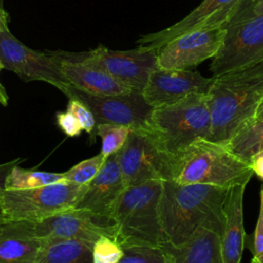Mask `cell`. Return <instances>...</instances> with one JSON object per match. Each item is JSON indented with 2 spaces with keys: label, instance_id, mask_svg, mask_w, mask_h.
<instances>
[{
  "label": "cell",
  "instance_id": "obj_32",
  "mask_svg": "<svg viewBox=\"0 0 263 263\" xmlns=\"http://www.w3.org/2000/svg\"><path fill=\"white\" fill-rule=\"evenodd\" d=\"M251 164L254 170V174H256L260 179L263 180V151L257 154L251 161Z\"/></svg>",
  "mask_w": 263,
  "mask_h": 263
},
{
  "label": "cell",
  "instance_id": "obj_18",
  "mask_svg": "<svg viewBox=\"0 0 263 263\" xmlns=\"http://www.w3.org/2000/svg\"><path fill=\"white\" fill-rule=\"evenodd\" d=\"M247 185H235L227 190L224 201V228L221 235L223 263H240L243 243L242 202Z\"/></svg>",
  "mask_w": 263,
  "mask_h": 263
},
{
  "label": "cell",
  "instance_id": "obj_11",
  "mask_svg": "<svg viewBox=\"0 0 263 263\" xmlns=\"http://www.w3.org/2000/svg\"><path fill=\"white\" fill-rule=\"evenodd\" d=\"M0 66L14 72L24 81H44L64 93L71 85L62 73L61 60L55 52L34 50L9 31L0 33Z\"/></svg>",
  "mask_w": 263,
  "mask_h": 263
},
{
  "label": "cell",
  "instance_id": "obj_34",
  "mask_svg": "<svg viewBox=\"0 0 263 263\" xmlns=\"http://www.w3.org/2000/svg\"><path fill=\"white\" fill-rule=\"evenodd\" d=\"M253 119H263V97L261 98V100L256 108Z\"/></svg>",
  "mask_w": 263,
  "mask_h": 263
},
{
  "label": "cell",
  "instance_id": "obj_38",
  "mask_svg": "<svg viewBox=\"0 0 263 263\" xmlns=\"http://www.w3.org/2000/svg\"><path fill=\"white\" fill-rule=\"evenodd\" d=\"M0 7L4 8V0H0Z\"/></svg>",
  "mask_w": 263,
  "mask_h": 263
},
{
  "label": "cell",
  "instance_id": "obj_20",
  "mask_svg": "<svg viewBox=\"0 0 263 263\" xmlns=\"http://www.w3.org/2000/svg\"><path fill=\"white\" fill-rule=\"evenodd\" d=\"M163 247L172 255L173 263H223L221 234L209 226L200 227L180 247Z\"/></svg>",
  "mask_w": 263,
  "mask_h": 263
},
{
  "label": "cell",
  "instance_id": "obj_10",
  "mask_svg": "<svg viewBox=\"0 0 263 263\" xmlns=\"http://www.w3.org/2000/svg\"><path fill=\"white\" fill-rule=\"evenodd\" d=\"M71 59L100 69L129 89L141 92L151 73L158 68L157 49L141 45L128 50H114L100 45L83 57Z\"/></svg>",
  "mask_w": 263,
  "mask_h": 263
},
{
  "label": "cell",
  "instance_id": "obj_28",
  "mask_svg": "<svg viewBox=\"0 0 263 263\" xmlns=\"http://www.w3.org/2000/svg\"><path fill=\"white\" fill-rule=\"evenodd\" d=\"M67 110L77 117L82 129H84L86 133L91 134L95 130L97 125L96 118L90 109L84 103L75 98H71L69 99Z\"/></svg>",
  "mask_w": 263,
  "mask_h": 263
},
{
  "label": "cell",
  "instance_id": "obj_9",
  "mask_svg": "<svg viewBox=\"0 0 263 263\" xmlns=\"http://www.w3.org/2000/svg\"><path fill=\"white\" fill-rule=\"evenodd\" d=\"M222 45L213 58V77L263 61V14H253L225 28Z\"/></svg>",
  "mask_w": 263,
  "mask_h": 263
},
{
  "label": "cell",
  "instance_id": "obj_33",
  "mask_svg": "<svg viewBox=\"0 0 263 263\" xmlns=\"http://www.w3.org/2000/svg\"><path fill=\"white\" fill-rule=\"evenodd\" d=\"M8 22H9V15L4 10V8L0 7V33L9 31L8 30Z\"/></svg>",
  "mask_w": 263,
  "mask_h": 263
},
{
  "label": "cell",
  "instance_id": "obj_22",
  "mask_svg": "<svg viewBox=\"0 0 263 263\" xmlns=\"http://www.w3.org/2000/svg\"><path fill=\"white\" fill-rule=\"evenodd\" d=\"M223 145L233 154L251 164L252 159L263 151V119L248 121Z\"/></svg>",
  "mask_w": 263,
  "mask_h": 263
},
{
  "label": "cell",
  "instance_id": "obj_8",
  "mask_svg": "<svg viewBox=\"0 0 263 263\" xmlns=\"http://www.w3.org/2000/svg\"><path fill=\"white\" fill-rule=\"evenodd\" d=\"M253 15L252 0H203L188 15L156 33H150L137 42L141 46L158 49L171 40L197 30L226 28Z\"/></svg>",
  "mask_w": 263,
  "mask_h": 263
},
{
  "label": "cell",
  "instance_id": "obj_39",
  "mask_svg": "<svg viewBox=\"0 0 263 263\" xmlns=\"http://www.w3.org/2000/svg\"><path fill=\"white\" fill-rule=\"evenodd\" d=\"M252 1H253V7H254V5H255L258 1H260V0H252Z\"/></svg>",
  "mask_w": 263,
  "mask_h": 263
},
{
  "label": "cell",
  "instance_id": "obj_30",
  "mask_svg": "<svg viewBox=\"0 0 263 263\" xmlns=\"http://www.w3.org/2000/svg\"><path fill=\"white\" fill-rule=\"evenodd\" d=\"M253 255L263 252V206L260 204V212L258 216V221L256 224V229L254 232L253 240Z\"/></svg>",
  "mask_w": 263,
  "mask_h": 263
},
{
  "label": "cell",
  "instance_id": "obj_15",
  "mask_svg": "<svg viewBox=\"0 0 263 263\" xmlns=\"http://www.w3.org/2000/svg\"><path fill=\"white\" fill-rule=\"evenodd\" d=\"M214 78L190 70L160 69L153 71L142 93L153 108L172 105L191 93H208Z\"/></svg>",
  "mask_w": 263,
  "mask_h": 263
},
{
  "label": "cell",
  "instance_id": "obj_23",
  "mask_svg": "<svg viewBox=\"0 0 263 263\" xmlns=\"http://www.w3.org/2000/svg\"><path fill=\"white\" fill-rule=\"evenodd\" d=\"M66 181L64 173H49L25 170L17 164L11 168L6 180L5 189H30Z\"/></svg>",
  "mask_w": 263,
  "mask_h": 263
},
{
  "label": "cell",
  "instance_id": "obj_17",
  "mask_svg": "<svg viewBox=\"0 0 263 263\" xmlns=\"http://www.w3.org/2000/svg\"><path fill=\"white\" fill-rule=\"evenodd\" d=\"M61 70L67 81L75 88L95 96H114L133 91L108 73L71 59L68 53L57 51Z\"/></svg>",
  "mask_w": 263,
  "mask_h": 263
},
{
  "label": "cell",
  "instance_id": "obj_25",
  "mask_svg": "<svg viewBox=\"0 0 263 263\" xmlns=\"http://www.w3.org/2000/svg\"><path fill=\"white\" fill-rule=\"evenodd\" d=\"M95 130L102 139V148L100 153L107 158L122 148L132 129L124 125L104 123L98 124Z\"/></svg>",
  "mask_w": 263,
  "mask_h": 263
},
{
  "label": "cell",
  "instance_id": "obj_29",
  "mask_svg": "<svg viewBox=\"0 0 263 263\" xmlns=\"http://www.w3.org/2000/svg\"><path fill=\"white\" fill-rule=\"evenodd\" d=\"M57 121L61 129L68 137H76L82 130V126L77 117L70 111L59 112L57 114Z\"/></svg>",
  "mask_w": 263,
  "mask_h": 263
},
{
  "label": "cell",
  "instance_id": "obj_14",
  "mask_svg": "<svg viewBox=\"0 0 263 263\" xmlns=\"http://www.w3.org/2000/svg\"><path fill=\"white\" fill-rule=\"evenodd\" d=\"M225 28L197 30L183 34L157 49V64L160 69L189 70L219 51Z\"/></svg>",
  "mask_w": 263,
  "mask_h": 263
},
{
  "label": "cell",
  "instance_id": "obj_19",
  "mask_svg": "<svg viewBox=\"0 0 263 263\" xmlns=\"http://www.w3.org/2000/svg\"><path fill=\"white\" fill-rule=\"evenodd\" d=\"M43 245L24 221H0V263H35Z\"/></svg>",
  "mask_w": 263,
  "mask_h": 263
},
{
  "label": "cell",
  "instance_id": "obj_37",
  "mask_svg": "<svg viewBox=\"0 0 263 263\" xmlns=\"http://www.w3.org/2000/svg\"><path fill=\"white\" fill-rule=\"evenodd\" d=\"M260 197H261V202H260V204H262V206H263V185H262V187H261V193H260Z\"/></svg>",
  "mask_w": 263,
  "mask_h": 263
},
{
  "label": "cell",
  "instance_id": "obj_31",
  "mask_svg": "<svg viewBox=\"0 0 263 263\" xmlns=\"http://www.w3.org/2000/svg\"><path fill=\"white\" fill-rule=\"evenodd\" d=\"M20 162V159L16 158V159H13V160H10L8 162H5V163H1L0 164V190L4 189V185H5V180L9 174V172L11 171V168L13 166H15L17 163Z\"/></svg>",
  "mask_w": 263,
  "mask_h": 263
},
{
  "label": "cell",
  "instance_id": "obj_12",
  "mask_svg": "<svg viewBox=\"0 0 263 263\" xmlns=\"http://www.w3.org/2000/svg\"><path fill=\"white\" fill-rule=\"evenodd\" d=\"M24 222L34 236L44 241L75 239L93 246L101 236L116 240L114 221L101 218L86 210L72 208L41 221Z\"/></svg>",
  "mask_w": 263,
  "mask_h": 263
},
{
  "label": "cell",
  "instance_id": "obj_27",
  "mask_svg": "<svg viewBox=\"0 0 263 263\" xmlns=\"http://www.w3.org/2000/svg\"><path fill=\"white\" fill-rule=\"evenodd\" d=\"M121 245L108 236H101L92 246V263H118L123 256Z\"/></svg>",
  "mask_w": 263,
  "mask_h": 263
},
{
  "label": "cell",
  "instance_id": "obj_3",
  "mask_svg": "<svg viewBox=\"0 0 263 263\" xmlns=\"http://www.w3.org/2000/svg\"><path fill=\"white\" fill-rule=\"evenodd\" d=\"M253 166L223 144L199 139L173 159L172 180L179 184H208L230 188L247 185Z\"/></svg>",
  "mask_w": 263,
  "mask_h": 263
},
{
  "label": "cell",
  "instance_id": "obj_16",
  "mask_svg": "<svg viewBox=\"0 0 263 263\" xmlns=\"http://www.w3.org/2000/svg\"><path fill=\"white\" fill-rule=\"evenodd\" d=\"M124 188L116 152L106 158L100 172L86 185L84 194L74 208L112 220L114 205Z\"/></svg>",
  "mask_w": 263,
  "mask_h": 263
},
{
  "label": "cell",
  "instance_id": "obj_36",
  "mask_svg": "<svg viewBox=\"0 0 263 263\" xmlns=\"http://www.w3.org/2000/svg\"><path fill=\"white\" fill-rule=\"evenodd\" d=\"M252 263H263V252L253 256Z\"/></svg>",
  "mask_w": 263,
  "mask_h": 263
},
{
  "label": "cell",
  "instance_id": "obj_7",
  "mask_svg": "<svg viewBox=\"0 0 263 263\" xmlns=\"http://www.w3.org/2000/svg\"><path fill=\"white\" fill-rule=\"evenodd\" d=\"M117 160L125 187L152 180H172L173 158L150 130L132 129L117 152Z\"/></svg>",
  "mask_w": 263,
  "mask_h": 263
},
{
  "label": "cell",
  "instance_id": "obj_13",
  "mask_svg": "<svg viewBox=\"0 0 263 263\" xmlns=\"http://www.w3.org/2000/svg\"><path fill=\"white\" fill-rule=\"evenodd\" d=\"M65 95L69 99L75 98L84 103L92 112L97 125L110 123L124 125L130 129L150 130L153 108L145 101L141 91L133 90L122 95L95 96L70 85Z\"/></svg>",
  "mask_w": 263,
  "mask_h": 263
},
{
  "label": "cell",
  "instance_id": "obj_35",
  "mask_svg": "<svg viewBox=\"0 0 263 263\" xmlns=\"http://www.w3.org/2000/svg\"><path fill=\"white\" fill-rule=\"evenodd\" d=\"M253 14H263V0L258 1L253 7Z\"/></svg>",
  "mask_w": 263,
  "mask_h": 263
},
{
  "label": "cell",
  "instance_id": "obj_26",
  "mask_svg": "<svg viewBox=\"0 0 263 263\" xmlns=\"http://www.w3.org/2000/svg\"><path fill=\"white\" fill-rule=\"evenodd\" d=\"M106 157L99 153L90 158L80 161L64 173L67 182L78 185H87L100 172Z\"/></svg>",
  "mask_w": 263,
  "mask_h": 263
},
{
  "label": "cell",
  "instance_id": "obj_24",
  "mask_svg": "<svg viewBox=\"0 0 263 263\" xmlns=\"http://www.w3.org/2000/svg\"><path fill=\"white\" fill-rule=\"evenodd\" d=\"M123 252L118 263H173L172 255L164 247L130 246L124 247Z\"/></svg>",
  "mask_w": 263,
  "mask_h": 263
},
{
  "label": "cell",
  "instance_id": "obj_6",
  "mask_svg": "<svg viewBox=\"0 0 263 263\" xmlns=\"http://www.w3.org/2000/svg\"><path fill=\"white\" fill-rule=\"evenodd\" d=\"M86 185L63 181L30 189L0 190V221H41L74 208Z\"/></svg>",
  "mask_w": 263,
  "mask_h": 263
},
{
  "label": "cell",
  "instance_id": "obj_4",
  "mask_svg": "<svg viewBox=\"0 0 263 263\" xmlns=\"http://www.w3.org/2000/svg\"><path fill=\"white\" fill-rule=\"evenodd\" d=\"M162 184V180H152L125 187L120 194L112 212V220L117 230L116 240L122 248L163 247L159 214Z\"/></svg>",
  "mask_w": 263,
  "mask_h": 263
},
{
  "label": "cell",
  "instance_id": "obj_21",
  "mask_svg": "<svg viewBox=\"0 0 263 263\" xmlns=\"http://www.w3.org/2000/svg\"><path fill=\"white\" fill-rule=\"evenodd\" d=\"M91 249V245L75 239L47 240L35 263H92Z\"/></svg>",
  "mask_w": 263,
  "mask_h": 263
},
{
  "label": "cell",
  "instance_id": "obj_1",
  "mask_svg": "<svg viewBox=\"0 0 263 263\" xmlns=\"http://www.w3.org/2000/svg\"><path fill=\"white\" fill-rule=\"evenodd\" d=\"M227 190L215 185L163 181L159 214L164 245L180 247L202 226L215 228L222 235Z\"/></svg>",
  "mask_w": 263,
  "mask_h": 263
},
{
  "label": "cell",
  "instance_id": "obj_5",
  "mask_svg": "<svg viewBox=\"0 0 263 263\" xmlns=\"http://www.w3.org/2000/svg\"><path fill=\"white\" fill-rule=\"evenodd\" d=\"M150 132L174 159L199 139L210 140L212 117L206 93H191L161 108L153 109Z\"/></svg>",
  "mask_w": 263,
  "mask_h": 263
},
{
  "label": "cell",
  "instance_id": "obj_2",
  "mask_svg": "<svg viewBox=\"0 0 263 263\" xmlns=\"http://www.w3.org/2000/svg\"><path fill=\"white\" fill-rule=\"evenodd\" d=\"M213 78L206 93L212 117L210 141L223 144L254 117L263 97V61Z\"/></svg>",
  "mask_w": 263,
  "mask_h": 263
}]
</instances>
